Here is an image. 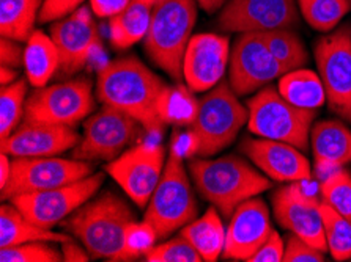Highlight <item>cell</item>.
Here are the masks:
<instances>
[{
  "instance_id": "603a6c76",
  "label": "cell",
  "mask_w": 351,
  "mask_h": 262,
  "mask_svg": "<svg viewBox=\"0 0 351 262\" xmlns=\"http://www.w3.org/2000/svg\"><path fill=\"white\" fill-rule=\"evenodd\" d=\"M24 71L30 85L46 87L60 69V53L51 35L35 30L24 47Z\"/></svg>"
},
{
  "instance_id": "52a82bcc",
  "label": "cell",
  "mask_w": 351,
  "mask_h": 262,
  "mask_svg": "<svg viewBox=\"0 0 351 262\" xmlns=\"http://www.w3.org/2000/svg\"><path fill=\"white\" fill-rule=\"evenodd\" d=\"M246 107L249 110L247 129L254 135L290 143L304 153L309 149L318 110L300 109L290 104L273 87L258 90L247 101Z\"/></svg>"
},
{
  "instance_id": "cb8c5ba5",
  "label": "cell",
  "mask_w": 351,
  "mask_h": 262,
  "mask_svg": "<svg viewBox=\"0 0 351 262\" xmlns=\"http://www.w3.org/2000/svg\"><path fill=\"white\" fill-rule=\"evenodd\" d=\"M71 237V234L54 233L52 229L38 226L36 223L30 222L12 201L10 205H2L0 207V248L36 242V240L62 244Z\"/></svg>"
},
{
  "instance_id": "4316f807",
  "label": "cell",
  "mask_w": 351,
  "mask_h": 262,
  "mask_svg": "<svg viewBox=\"0 0 351 262\" xmlns=\"http://www.w3.org/2000/svg\"><path fill=\"white\" fill-rule=\"evenodd\" d=\"M279 93L300 109L318 110L326 104V92L320 74L300 68L285 73L279 80Z\"/></svg>"
},
{
  "instance_id": "1f68e13d",
  "label": "cell",
  "mask_w": 351,
  "mask_h": 262,
  "mask_svg": "<svg viewBox=\"0 0 351 262\" xmlns=\"http://www.w3.org/2000/svg\"><path fill=\"white\" fill-rule=\"evenodd\" d=\"M27 82L29 80L25 79H18L0 90V138L2 140L18 129L25 114Z\"/></svg>"
},
{
  "instance_id": "7c38bea8",
  "label": "cell",
  "mask_w": 351,
  "mask_h": 262,
  "mask_svg": "<svg viewBox=\"0 0 351 262\" xmlns=\"http://www.w3.org/2000/svg\"><path fill=\"white\" fill-rule=\"evenodd\" d=\"M104 173H93L76 183L56 187V189L32 192L10 200L18 209L38 226L52 229L66 220L73 212L98 194L104 184Z\"/></svg>"
},
{
  "instance_id": "ab89813d",
  "label": "cell",
  "mask_w": 351,
  "mask_h": 262,
  "mask_svg": "<svg viewBox=\"0 0 351 262\" xmlns=\"http://www.w3.org/2000/svg\"><path fill=\"white\" fill-rule=\"evenodd\" d=\"M284 253H285V242L284 239L280 237L278 231L269 234V237L265 240V244L258 248L257 253H255L249 262H282L284 261Z\"/></svg>"
},
{
  "instance_id": "f6af8a7d",
  "label": "cell",
  "mask_w": 351,
  "mask_h": 262,
  "mask_svg": "<svg viewBox=\"0 0 351 262\" xmlns=\"http://www.w3.org/2000/svg\"><path fill=\"white\" fill-rule=\"evenodd\" d=\"M195 2L202 10H205L206 13L211 14V13L221 12V8L227 3V0H195Z\"/></svg>"
},
{
  "instance_id": "bcb514c9",
  "label": "cell",
  "mask_w": 351,
  "mask_h": 262,
  "mask_svg": "<svg viewBox=\"0 0 351 262\" xmlns=\"http://www.w3.org/2000/svg\"><path fill=\"white\" fill-rule=\"evenodd\" d=\"M16 80H18V73H16L14 68H0V83H2V87H7V85L16 82Z\"/></svg>"
},
{
  "instance_id": "484cf974",
  "label": "cell",
  "mask_w": 351,
  "mask_h": 262,
  "mask_svg": "<svg viewBox=\"0 0 351 262\" xmlns=\"http://www.w3.org/2000/svg\"><path fill=\"white\" fill-rule=\"evenodd\" d=\"M153 7L155 5L143 0H131L123 12L109 19L110 42L115 49H128L136 42L145 40Z\"/></svg>"
},
{
  "instance_id": "b9f144b4",
  "label": "cell",
  "mask_w": 351,
  "mask_h": 262,
  "mask_svg": "<svg viewBox=\"0 0 351 262\" xmlns=\"http://www.w3.org/2000/svg\"><path fill=\"white\" fill-rule=\"evenodd\" d=\"M131 0H90V8L101 19H110L130 5Z\"/></svg>"
},
{
  "instance_id": "4fadbf2b",
  "label": "cell",
  "mask_w": 351,
  "mask_h": 262,
  "mask_svg": "<svg viewBox=\"0 0 351 262\" xmlns=\"http://www.w3.org/2000/svg\"><path fill=\"white\" fill-rule=\"evenodd\" d=\"M166 149L161 144L141 143L108 162L104 171L137 207L145 209L166 168Z\"/></svg>"
},
{
  "instance_id": "5b68a950",
  "label": "cell",
  "mask_w": 351,
  "mask_h": 262,
  "mask_svg": "<svg viewBox=\"0 0 351 262\" xmlns=\"http://www.w3.org/2000/svg\"><path fill=\"white\" fill-rule=\"evenodd\" d=\"M249 121V110L239 103L230 83L221 82L211 88L197 105L191 125V156L213 157L237 140Z\"/></svg>"
},
{
  "instance_id": "7402d4cb",
  "label": "cell",
  "mask_w": 351,
  "mask_h": 262,
  "mask_svg": "<svg viewBox=\"0 0 351 262\" xmlns=\"http://www.w3.org/2000/svg\"><path fill=\"white\" fill-rule=\"evenodd\" d=\"M313 170L322 178L351 163V131L342 121L324 120L313 125L311 132Z\"/></svg>"
},
{
  "instance_id": "7a4b0ae2",
  "label": "cell",
  "mask_w": 351,
  "mask_h": 262,
  "mask_svg": "<svg viewBox=\"0 0 351 262\" xmlns=\"http://www.w3.org/2000/svg\"><path fill=\"white\" fill-rule=\"evenodd\" d=\"M136 222L131 206L114 190H106L93 196L62 224L77 239L92 259L126 262V228Z\"/></svg>"
},
{
  "instance_id": "8fae6325",
  "label": "cell",
  "mask_w": 351,
  "mask_h": 262,
  "mask_svg": "<svg viewBox=\"0 0 351 262\" xmlns=\"http://www.w3.org/2000/svg\"><path fill=\"white\" fill-rule=\"evenodd\" d=\"M95 165L77 159L51 157H14L12 176L2 189V201L14 196L56 189L93 174Z\"/></svg>"
},
{
  "instance_id": "9a60e30c",
  "label": "cell",
  "mask_w": 351,
  "mask_h": 262,
  "mask_svg": "<svg viewBox=\"0 0 351 262\" xmlns=\"http://www.w3.org/2000/svg\"><path fill=\"white\" fill-rule=\"evenodd\" d=\"M285 74L262 34H241L233 44L228 83L238 96H249Z\"/></svg>"
},
{
  "instance_id": "ffe728a7",
  "label": "cell",
  "mask_w": 351,
  "mask_h": 262,
  "mask_svg": "<svg viewBox=\"0 0 351 262\" xmlns=\"http://www.w3.org/2000/svg\"><path fill=\"white\" fill-rule=\"evenodd\" d=\"M271 233L273 226L267 202L257 196L251 198L232 213L222 256L228 261L249 262Z\"/></svg>"
},
{
  "instance_id": "d4e9b609",
  "label": "cell",
  "mask_w": 351,
  "mask_h": 262,
  "mask_svg": "<svg viewBox=\"0 0 351 262\" xmlns=\"http://www.w3.org/2000/svg\"><path fill=\"white\" fill-rule=\"evenodd\" d=\"M180 234L193 244L204 262H216L224 253L227 228H224L221 212L215 206L183 226Z\"/></svg>"
},
{
  "instance_id": "7bdbcfd3",
  "label": "cell",
  "mask_w": 351,
  "mask_h": 262,
  "mask_svg": "<svg viewBox=\"0 0 351 262\" xmlns=\"http://www.w3.org/2000/svg\"><path fill=\"white\" fill-rule=\"evenodd\" d=\"M60 250L63 254V262H88L92 259V256H90L87 248L74 237L62 242Z\"/></svg>"
},
{
  "instance_id": "ee69618b",
  "label": "cell",
  "mask_w": 351,
  "mask_h": 262,
  "mask_svg": "<svg viewBox=\"0 0 351 262\" xmlns=\"http://www.w3.org/2000/svg\"><path fill=\"white\" fill-rule=\"evenodd\" d=\"M12 176V160L8 154H0V190L3 189Z\"/></svg>"
},
{
  "instance_id": "836d02e7",
  "label": "cell",
  "mask_w": 351,
  "mask_h": 262,
  "mask_svg": "<svg viewBox=\"0 0 351 262\" xmlns=\"http://www.w3.org/2000/svg\"><path fill=\"white\" fill-rule=\"evenodd\" d=\"M56 242L36 240L0 248L2 262H63L62 250L56 248Z\"/></svg>"
},
{
  "instance_id": "9c48e42d",
  "label": "cell",
  "mask_w": 351,
  "mask_h": 262,
  "mask_svg": "<svg viewBox=\"0 0 351 262\" xmlns=\"http://www.w3.org/2000/svg\"><path fill=\"white\" fill-rule=\"evenodd\" d=\"M315 62L332 114L351 122V24H342L315 44Z\"/></svg>"
},
{
  "instance_id": "e575fe53",
  "label": "cell",
  "mask_w": 351,
  "mask_h": 262,
  "mask_svg": "<svg viewBox=\"0 0 351 262\" xmlns=\"http://www.w3.org/2000/svg\"><path fill=\"white\" fill-rule=\"evenodd\" d=\"M197 105L191 93L184 88H167L161 104V118L164 125L175 122V125H193L197 114Z\"/></svg>"
},
{
  "instance_id": "f546056e",
  "label": "cell",
  "mask_w": 351,
  "mask_h": 262,
  "mask_svg": "<svg viewBox=\"0 0 351 262\" xmlns=\"http://www.w3.org/2000/svg\"><path fill=\"white\" fill-rule=\"evenodd\" d=\"M262 36L285 73L302 68L309 60L304 42L291 29L263 31Z\"/></svg>"
},
{
  "instance_id": "277c9868",
  "label": "cell",
  "mask_w": 351,
  "mask_h": 262,
  "mask_svg": "<svg viewBox=\"0 0 351 262\" xmlns=\"http://www.w3.org/2000/svg\"><path fill=\"white\" fill-rule=\"evenodd\" d=\"M197 21L195 0H158L153 7L143 49L175 82L183 80V57Z\"/></svg>"
},
{
  "instance_id": "ba28073f",
  "label": "cell",
  "mask_w": 351,
  "mask_h": 262,
  "mask_svg": "<svg viewBox=\"0 0 351 262\" xmlns=\"http://www.w3.org/2000/svg\"><path fill=\"white\" fill-rule=\"evenodd\" d=\"M143 126L131 115L104 105L84 122L81 140L73 148V159L84 162H112L141 138Z\"/></svg>"
},
{
  "instance_id": "8d00e7d4",
  "label": "cell",
  "mask_w": 351,
  "mask_h": 262,
  "mask_svg": "<svg viewBox=\"0 0 351 262\" xmlns=\"http://www.w3.org/2000/svg\"><path fill=\"white\" fill-rule=\"evenodd\" d=\"M158 239V234L155 228L145 220L142 222H132L128 224L126 228V253L130 256V261L143 258L147 251L155 245Z\"/></svg>"
},
{
  "instance_id": "2e32d148",
  "label": "cell",
  "mask_w": 351,
  "mask_h": 262,
  "mask_svg": "<svg viewBox=\"0 0 351 262\" xmlns=\"http://www.w3.org/2000/svg\"><path fill=\"white\" fill-rule=\"evenodd\" d=\"M271 202L276 220L282 228L326 253L328 245L320 209L322 201L306 194L300 183H290L274 192Z\"/></svg>"
},
{
  "instance_id": "d6a6232c",
  "label": "cell",
  "mask_w": 351,
  "mask_h": 262,
  "mask_svg": "<svg viewBox=\"0 0 351 262\" xmlns=\"http://www.w3.org/2000/svg\"><path fill=\"white\" fill-rule=\"evenodd\" d=\"M322 201L326 202L342 213L351 222V171L339 168L328 176H324L320 183Z\"/></svg>"
},
{
  "instance_id": "60d3db41",
  "label": "cell",
  "mask_w": 351,
  "mask_h": 262,
  "mask_svg": "<svg viewBox=\"0 0 351 262\" xmlns=\"http://www.w3.org/2000/svg\"><path fill=\"white\" fill-rule=\"evenodd\" d=\"M19 41L2 38L0 40V63L2 66L19 68L24 65V49Z\"/></svg>"
},
{
  "instance_id": "4dcf8cb0",
  "label": "cell",
  "mask_w": 351,
  "mask_h": 262,
  "mask_svg": "<svg viewBox=\"0 0 351 262\" xmlns=\"http://www.w3.org/2000/svg\"><path fill=\"white\" fill-rule=\"evenodd\" d=\"M324 237L332 259L339 262L351 259V222L326 202H320Z\"/></svg>"
},
{
  "instance_id": "f35d334b",
  "label": "cell",
  "mask_w": 351,
  "mask_h": 262,
  "mask_svg": "<svg viewBox=\"0 0 351 262\" xmlns=\"http://www.w3.org/2000/svg\"><path fill=\"white\" fill-rule=\"evenodd\" d=\"M84 2L85 0H45L40 13V23H56L76 12Z\"/></svg>"
},
{
  "instance_id": "74e56055",
  "label": "cell",
  "mask_w": 351,
  "mask_h": 262,
  "mask_svg": "<svg viewBox=\"0 0 351 262\" xmlns=\"http://www.w3.org/2000/svg\"><path fill=\"white\" fill-rule=\"evenodd\" d=\"M324 253L306 242L296 234H291L285 240V253L282 262H323Z\"/></svg>"
},
{
  "instance_id": "30bf717a",
  "label": "cell",
  "mask_w": 351,
  "mask_h": 262,
  "mask_svg": "<svg viewBox=\"0 0 351 262\" xmlns=\"http://www.w3.org/2000/svg\"><path fill=\"white\" fill-rule=\"evenodd\" d=\"M93 109L92 82L88 77H77L35 90L25 103L24 121L74 127L87 120Z\"/></svg>"
},
{
  "instance_id": "f1b7e54d",
  "label": "cell",
  "mask_w": 351,
  "mask_h": 262,
  "mask_svg": "<svg viewBox=\"0 0 351 262\" xmlns=\"http://www.w3.org/2000/svg\"><path fill=\"white\" fill-rule=\"evenodd\" d=\"M302 19L313 30L328 34L351 12V0H296Z\"/></svg>"
},
{
  "instance_id": "d6986e66",
  "label": "cell",
  "mask_w": 351,
  "mask_h": 262,
  "mask_svg": "<svg viewBox=\"0 0 351 262\" xmlns=\"http://www.w3.org/2000/svg\"><path fill=\"white\" fill-rule=\"evenodd\" d=\"M239 149L263 174L276 183H302L312 179V165L304 151L293 144L246 137Z\"/></svg>"
},
{
  "instance_id": "6da1fadb",
  "label": "cell",
  "mask_w": 351,
  "mask_h": 262,
  "mask_svg": "<svg viewBox=\"0 0 351 262\" xmlns=\"http://www.w3.org/2000/svg\"><path fill=\"white\" fill-rule=\"evenodd\" d=\"M167 88L164 80L134 55L109 62L97 77L99 103L131 115L148 132L162 131L161 104Z\"/></svg>"
},
{
  "instance_id": "7dc6e473",
  "label": "cell",
  "mask_w": 351,
  "mask_h": 262,
  "mask_svg": "<svg viewBox=\"0 0 351 262\" xmlns=\"http://www.w3.org/2000/svg\"><path fill=\"white\" fill-rule=\"evenodd\" d=\"M143 2H147V3H152V5H155L158 0H143Z\"/></svg>"
},
{
  "instance_id": "8992f818",
  "label": "cell",
  "mask_w": 351,
  "mask_h": 262,
  "mask_svg": "<svg viewBox=\"0 0 351 262\" xmlns=\"http://www.w3.org/2000/svg\"><path fill=\"white\" fill-rule=\"evenodd\" d=\"M197 201L177 144L172 142L166 168L143 213L158 239H166L197 218Z\"/></svg>"
},
{
  "instance_id": "83f0119b",
  "label": "cell",
  "mask_w": 351,
  "mask_h": 262,
  "mask_svg": "<svg viewBox=\"0 0 351 262\" xmlns=\"http://www.w3.org/2000/svg\"><path fill=\"white\" fill-rule=\"evenodd\" d=\"M45 0H0V36L27 42Z\"/></svg>"
},
{
  "instance_id": "e0dca14e",
  "label": "cell",
  "mask_w": 351,
  "mask_h": 262,
  "mask_svg": "<svg viewBox=\"0 0 351 262\" xmlns=\"http://www.w3.org/2000/svg\"><path fill=\"white\" fill-rule=\"evenodd\" d=\"M49 34L60 53L58 74L63 77L81 71L101 41L93 12L87 7H79L76 12L56 21Z\"/></svg>"
},
{
  "instance_id": "44dd1931",
  "label": "cell",
  "mask_w": 351,
  "mask_h": 262,
  "mask_svg": "<svg viewBox=\"0 0 351 262\" xmlns=\"http://www.w3.org/2000/svg\"><path fill=\"white\" fill-rule=\"evenodd\" d=\"M81 140L74 127L49 122L24 121L0 149L10 157H51L70 151Z\"/></svg>"
},
{
  "instance_id": "3957f363",
  "label": "cell",
  "mask_w": 351,
  "mask_h": 262,
  "mask_svg": "<svg viewBox=\"0 0 351 262\" xmlns=\"http://www.w3.org/2000/svg\"><path fill=\"white\" fill-rule=\"evenodd\" d=\"M189 174L200 196L226 218H230L244 201L262 195L273 185L267 174L237 154L217 159L193 157Z\"/></svg>"
},
{
  "instance_id": "ac0fdd59",
  "label": "cell",
  "mask_w": 351,
  "mask_h": 262,
  "mask_svg": "<svg viewBox=\"0 0 351 262\" xmlns=\"http://www.w3.org/2000/svg\"><path fill=\"white\" fill-rule=\"evenodd\" d=\"M230 41L224 35H193L183 57V80L195 93L219 85L230 65Z\"/></svg>"
},
{
  "instance_id": "5bb4252c",
  "label": "cell",
  "mask_w": 351,
  "mask_h": 262,
  "mask_svg": "<svg viewBox=\"0 0 351 262\" xmlns=\"http://www.w3.org/2000/svg\"><path fill=\"white\" fill-rule=\"evenodd\" d=\"M300 21L296 0H227L217 16L226 34H263L293 29Z\"/></svg>"
},
{
  "instance_id": "d590c367",
  "label": "cell",
  "mask_w": 351,
  "mask_h": 262,
  "mask_svg": "<svg viewBox=\"0 0 351 262\" xmlns=\"http://www.w3.org/2000/svg\"><path fill=\"white\" fill-rule=\"evenodd\" d=\"M143 259L148 262H204L199 251L182 234L167 242L153 245Z\"/></svg>"
}]
</instances>
